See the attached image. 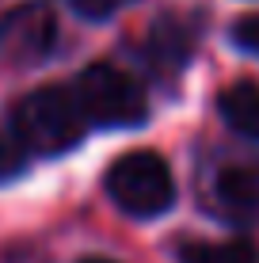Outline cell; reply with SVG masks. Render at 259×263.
I'll list each match as a JSON object with an SVG mask.
<instances>
[{
    "instance_id": "1",
    "label": "cell",
    "mask_w": 259,
    "mask_h": 263,
    "mask_svg": "<svg viewBox=\"0 0 259 263\" xmlns=\"http://www.w3.org/2000/svg\"><path fill=\"white\" fill-rule=\"evenodd\" d=\"M88 130V115L73 88H34L12 107V134L27 153L57 157Z\"/></svg>"
},
{
    "instance_id": "2",
    "label": "cell",
    "mask_w": 259,
    "mask_h": 263,
    "mask_svg": "<svg viewBox=\"0 0 259 263\" xmlns=\"http://www.w3.org/2000/svg\"><path fill=\"white\" fill-rule=\"evenodd\" d=\"M73 92L80 99V107H84L88 122L103 126V130H133V126H141L145 115H149L141 84L126 69L107 65V61L88 65L73 80Z\"/></svg>"
},
{
    "instance_id": "3",
    "label": "cell",
    "mask_w": 259,
    "mask_h": 263,
    "mask_svg": "<svg viewBox=\"0 0 259 263\" xmlns=\"http://www.w3.org/2000/svg\"><path fill=\"white\" fill-rule=\"evenodd\" d=\"M107 195L130 217H160L175 202L172 168L149 149L126 153L107 168Z\"/></svg>"
},
{
    "instance_id": "4",
    "label": "cell",
    "mask_w": 259,
    "mask_h": 263,
    "mask_svg": "<svg viewBox=\"0 0 259 263\" xmlns=\"http://www.w3.org/2000/svg\"><path fill=\"white\" fill-rule=\"evenodd\" d=\"M57 46V15L46 4H19L0 20V53L15 65H38Z\"/></svg>"
},
{
    "instance_id": "5",
    "label": "cell",
    "mask_w": 259,
    "mask_h": 263,
    "mask_svg": "<svg viewBox=\"0 0 259 263\" xmlns=\"http://www.w3.org/2000/svg\"><path fill=\"white\" fill-rule=\"evenodd\" d=\"M213 198L229 221L259 225V164H233L217 172Z\"/></svg>"
},
{
    "instance_id": "6",
    "label": "cell",
    "mask_w": 259,
    "mask_h": 263,
    "mask_svg": "<svg viewBox=\"0 0 259 263\" xmlns=\"http://www.w3.org/2000/svg\"><path fill=\"white\" fill-rule=\"evenodd\" d=\"M217 111L236 134L259 141V84H252V80L229 84L225 92L217 96Z\"/></svg>"
},
{
    "instance_id": "7",
    "label": "cell",
    "mask_w": 259,
    "mask_h": 263,
    "mask_svg": "<svg viewBox=\"0 0 259 263\" xmlns=\"http://www.w3.org/2000/svg\"><path fill=\"white\" fill-rule=\"evenodd\" d=\"M145 53L156 61L160 69H183V61L191 58V34L180 20H156V27L145 39Z\"/></svg>"
},
{
    "instance_id": "8",
    "label": "cell",
    "mask_w": 259,
    "mask_h": 263,
    "mask_svg": "<svg viewBox=\"0 0 259 263\" xmlns=\"http://www.w3.org/2000/svg\"><path fill=\"white\" fill-rule=\"evenodd\" d=\"M180 263H259V256L248 240H194L180 248Z\"/></svg>"
},
{
    "instance_id": "9",
    "label": "cell",
    "mask_w": 259,
    "mask_h": 263,
    "mask_svg": "<svg viewBox=\"0 0 259 263\" xmlns=\"http://www.w3.org/2000/svg\"><path fill=\"white\" fill-rule=\"evenodd\" d=\"M233 42L240 50H248V53H255V58H259V12L233 23Z\"/></svg>"
},
{
    "instance_id": "10",
    "label": "cell",
    "mask_w": 259,
    "mask_h": 263,
    "mask_svg": "<svg viewBox=\"0 0 259 263\" xmlns=\"http://www.w3.org/2000/svg\"><path fill=\"white\" fill-rule=\"evenodd\" d=\"M69 4H73L84 20H107V15L122 12V8L133 4V0H69Z\"/></svg>"
},
{
    "instance_id": "11",
    "label": "cell",
    "mask_w": 259,
    "mask_h": 263,
    "mask_svg": "<svg viewBox=\"0 0 259 263\" xmlns=\"http://www.w3.org/2000/svg\"><path fill=\"white\" fill-rule=\"evenodd\" d=\"M19 164H23V157H19V153H15L4 138H0V179L15 176V172H19Z\"/></svg>"
},
{
    "instance_id": "12",
    "label": "cell",
    "mask_w": 259,
    "mask_h": 263,
    "mask_svg": "<svg viewBox=\"0 0 259 263\" xmlns=\"http://www.w3.org/2000/svg\"><path fill=\"white\" fill-rule=\"evenodd\" d=\"M84 263H111V259H84Z\"/></svg>"
}]
</instances>
